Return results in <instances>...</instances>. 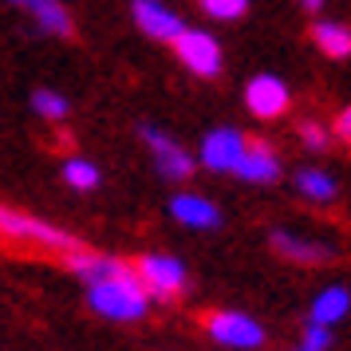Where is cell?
I'll list each match as a JSON object with an SVG mask.
<instances>
[{"label":"cell","mask_w":351,"mask_h":351,"mask_svg":"<svg viewBox=\"0 0 351 351\" xmlns=\"http://www.w3.org/2000/svg\"><path fill=\"white\" fill-rule=\"evenodd\" d=\"M134 276H138V285L146 288V296L158 304H174L186 288H190V272L186 265L170 253H143L134 265Z\"/></svg>","instance_id":"cell-3"},{"label":"cell","mask_w":351,"mask_h":351,"mask_svg":"<svg viewBox=\"0 0 351 351\" xmlns=\"http://www.w3.org/2000/svg\"><path fill=\"white\" fill-rule=\"evenodd\" d=\"M206 332H209L213 343H221V348H229V351H256V348H265V339H269V332H265L261 319H253L249 312H233V308L209 312Z\"/></svg>","instance_id":"cell-4"},{"label":"cell","mask_w":351,"mask_h":351,"mask_svg":"<svg viewBox=\"0 0 351 351\" xmlns=\"http://www.w3.org/2000/svg\"><path fill=\"white\" fill-rule=\"evenodd\" d=\"M245 143H249V138H245L237 127H217L202 138L197 162H202L206 170H213V174H233L237 158L245 154Z\"/></svg>","instance_id":"cell-7"},{"label":"cell","mask_w":351,"mask_h":351,"mask_svg":"<svg viewBox=\"0 0 351 351\" xmlns=\"http://www.w3.org/2000/svg\"><path fill=\"white\" fill-rule=\"evenodd\" d=\"M296 190L312 206H332L339 197V182L328 170H319V166H304V170H296Z\"/></svg>","instance_id":"cell-15"},{"label":"cell","mask_w":351,"mask_h":351,"mask_svg":"<svg viewBox=\"0 0 351 351\" xmlns=\"http://www.w3.org/2000/svg\"><path fill=\"white\" fill-rule=\"evenodd\" d=\"M99 178H103V174H99L95 162H87V158H67L64 162V182L71 186V190H80V193L95 190Z\"/></svg>","instance_id":"cell-17"},{"label":"cell","mask_w":351,"mask_h":351,"mask_svg":"<svg viewBox=\"0 0 351 351\" xmlns=\"http://www.w3.org/2000/svg\"><path fill=\"white\" fill-rule=\"evenodd\" d=\"M292 351H304V348H292Z\"/></svg>","instance_id":"cell-26"},{"label":"cell","mask_w":351,"mask_h":351,"mask_svg":"<svg viewBox=\"0 0 351 351\" xmlns=\"http://www.w3.org/2000/svg\"><path fill=\"white\" fill-rule=\"evenodd\" d=\"M87 308L95 316L111 319V324H134V319H143L150 312V296L138 285L134 269L127 265L119 276H107L99 285H87Z\"/></svg>","instance_id":"cell-1"},{"label":"cell","mask_w":351,"mask_h":351,"mask_svg":"<svg viewBox=\"0 0 351 351\" xmlns=\"http://www.w3.org/2000/svg\"><path fill=\"white\" fill-rule=\"evenodd\" d=\"M32 12H36V24H40L48 36H67L71 32V16H67L56 0H40Z\"/></svg>","instance_id":"cell-18"},{"label":"cell","mask_w":351,"mask_h":351,"mask_svg":"<svg viewBox=\"0 0 351 351\" xmlns=\"http://www.w3.org/2000/svg\"><path fill=\"white\" fill-rule=\"evenodd\" d=\"M134 24L143 28L150 40H166V44H174L178 36H182V16H178L174 8H166L162 0H134Z\"/></svg>","instance_id":"cell-11"},{"label":"cell","mask_w":351,"mask_h":351,"mask_svg":"<svg viewBox=\"0 0 351 351\" xmlns=\"http://www.w3.org/2000/svg\"><path fill=\"white\" fill-rule=\"evenodd\" d=\"M170 217L182 221L186 229H221V209L202 193H174L170 197Z\"/></svg>","instance_id":"cell-12"},{"label":"cell","mask_w":351,"mask_h":351,"mask_svg":"<svg viewBox=\"0 0 351 351\" xmlns=\"http://www.w3.org/2000/svg\"><path fill=\"white\" fill-rule=\"evenodd\" d=\"M351 312V292L348 285H328L319 296H312V308H308V324H319V328H335L343 324Z\"/></svg>","instance_id":"cell-14"},{"label":"cell","mask_w":351,"mask_h":351,"mask_svg":"<svg viewBox=\"0 0 351 351\" xmlns=\"http://www.w3.org/2000/svg\"><path fill=\"white\" fill-rule=\"evenodd\" d=\"M32 111L40 114V119H48V123H60V119H67V99L60 95V91L40 87V91L32 95Z\"/></svg>","instance_id":"cell-19"},{"label":"cell","mask_w":351,"mask_h":351,"mask_svg":"<svg viewBox=\"0 0 351 351\" xmlns=\"http://www.w3.org/2000/svg\"><path fill=\"white\" fill-rule=\"evenodd\" d=\"M143 143L150 146V158H154V170H158L166 182H190L193 174V154L182 143H174L166 130L158 127H143Z\"/></svg>","instance_id":"cell-5"},{"label":"cell","mask_w":351,"mask_h":351,"mask_svg":"<svg viewBox=\"0 0 351 351\" xmlns=\"http://www.w3.org/2000/svg\"><path fill=\"white\" fill-rule=\"evenodd\" d=\"M332 134H335V138H343V143L351 138V111H348V107H343V111L335 114V123H332Z\"/></svg>","instance_id":"cell-23"},{"label":"cell","mask_w":351,"mask_h":351,"mask_svg":"<svg viewBox=\"0 0 351 351\" xmlns=\"http://www.w3.org/2000/svg\"><path fill=\"white\" fill-rule=\"evenodd\" d=\"M324 4H328V0H300V8H308V12H319Z\"/></svg>","instance_id":"cell-24"},{"label":"cell","mask_w":351,"mask_h":351,"mask_svg":"<svg viewBox=\"0 0 351 351\" xmlns=\"http://www.w3.org/2000/svg\"><path fill=\"white\" fill-rule=\"evenodd\" d=\"M332 343H335L332 328H319V324H304V339H300V348H304V351H332Z\"/></svg>","instance_id":"cell-21"},{"label":"cell","mask_w":351,"mask_h":351,"mask_svg":"<svg viewBox=\"0 0 351 351\" xmlns=\"http://www.w3.org/2000/svg\"><path fill=\"white\" fill-rule=\"evenodd\" d=\"M312 40H316V48L324 51V56H332V60H348V56H351V32H348V24L319 20L316 28H312Z\"/></svg>","instance_id":"cell-16"},{"label":"cell","mask_w":351,"mask_h":351,"mask_svg":"<svg viewBox=\"0 0 351 351\" xmlns=\"http://www.w3.org/2000/svg\"><path fill=\"white\" fill-rule=\"evenodd\" d=\"M64 265L80 276L83 285H99V280L119 276V272L127 269V261L107 256V253H91V249H71V253H64Z\"/></svg>","instance_id":"cell-13"},{"label":"cell","mask_w":351,"mask_h":351,"mask_svg":"<svg viewBox=\"0 0 351 351\" xmlns=\"http://www.w3.org/2000/svg\"><path fill=\"white\" fill-rule=\"evenodd\" d=\"M233 174L249 186H272L280 178V158L269 143H245V154L237 158Z\"/></svg>","instance_id":"cell-10"},{"label":"cell","mask_w":351,"mask_h":351,"mask_svg":"<svg viewBox=\"0 0 351 351\" xmlns=\"http://www.w3.org/2000/svg\"><path fill=\"white\" fill-rule=\"evenodd\" d=\"M0 237L20 241V245H36V249H51V253H71V249H83L80 237H71L67 229L44 221V217H32V213L8 209V206H0Z\"/></svg>","instance_id":"cell-2"},{"label":"cell","mask_w":351,"mask_h":351,"mask_svg":"<svg viewBox=\"0 0 351 351\" xmlns=\"http://www.w3.org/2000/svg\"><path fill=\"white\" fill-rule=\"evenodd\" d=\"M300 138H304V146L308 150H328V130L319 127V123H300Z\"/></svg>","instance_id":"cell-22"},{"label":"cell","mask_w":351,"mask_h":351,"mask_svg":"<svg viewBox=\"0 0 351 351\" xmlns=\"http://www.w3.org/2000/svg\"><path fill=\"white\" fill-rule=\"evenodd\" d=\"M272 249L296 265H332L335 261V249L328 241H316V237H300V233H288V229H272Z\"/></svg>","instance_id":"cell-9"},{"label":"cell","mask_w":351,"mask_h":351,"mask_svg":"<svg viewBox=\"0 0 351 351\" xmlns=\"http://www.w3.org/2000/svg\"><path fill=\"white\" fill-rule=\"evenodd\" d=\"M202 8L213 20H241L249 12V0H202Z\"/></svg>","instance_id":"cell-20"},{"label":"cell","mask_w":351,"mask_h":351,"mask_svg":"<svg viewBox=\"0 0 351 351\" xmlns=\"http://www.w3.org/2000/svg\"><path fill=\"white\" fill-rule=\"evenodd\" d=\"M12 4H24V8H36V4H40V0H12Z\"/></svg>","instance_id":"cell-25"},{"label":"cell","mask_w":351,"mask_h":351,"mask_svg":"<svg viewBox=\"0 0 351 351\" xmlns=\"http://www.w3.org/2000/svg\"><path fill=\"white\" fill-rule=\"evenodd\" d=\"M288 103H292V95H288V83L280 75L265 71V75H253L245 87V107L256 119H280L288 111Z\"/></svg>","instance_id":"cell-8"},{"label":"cell","mask_w":351,"mask_h":351,"mask_svg":"<svg viewBox=\"0 0 351 351\" xmlns=\"http://www.w3.org/2000/svg\"><path fill=\"white\" fill-rule=\"evenodd\" d=\"M174 51L186 64V71L202 75V80H213L221 71V44L202 28H182V36L174 40Z\"/></svg>","instance_id":"cell-6"}]
</instances>
